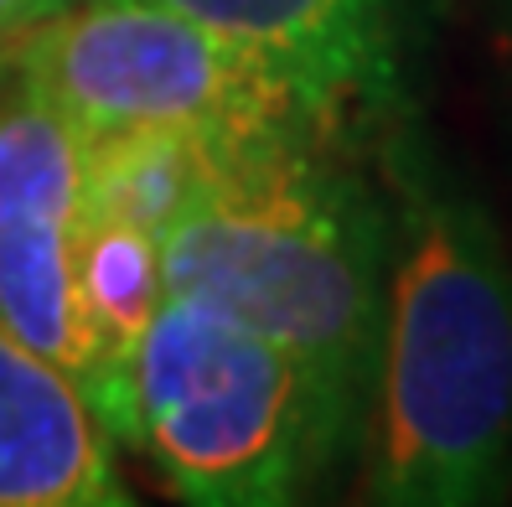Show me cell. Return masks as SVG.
<instances>
[{
  "label": "cell",
  "instance_id": "cell-3",
  "mask_svg": "<svg viewBox=\"0 0 512 507\" xmlns=\"http://www.w3.org/2000/svg\"><path fill=\"white\" fill-rule=\"evenodd\" d=\"M135 445L202 507L306 497L357 445L295 357L192 295L166 290L130 368Z\"/></svg>",
  "mask_w": 512,
  "mask_h": 507
},
{
  "label": "cell",
  "instance_id": "cell-2",
  "mask_svg": "<svg viewBox=\"0 0 512 507\" xmlns=\"http://www.w3.org/2000/svg\"><path fill=\"white\" fill-rule=\"evenodd\" d=\"M161 280L280 342L363 440L373 394L388 197L352 161V135L269 130L207 140L187 202L161 228Z\"/></svg>",
  "mask_w": 512,
  "mask_h": 507
},
{
  "label": "cell",
  "instance_id": "cell-1",
  "mask_svg": "<svg viewBox=\"0 0 512 507\" xmlns=\"http://www.w3.org/2000/svg\"><path fill=\"white\" fill-rule=\"evenodd\" d=\"M388 290L363 414V492L471 507L512 461V259L481 197L425 135L383 140Z\"/></svg>",
  "mask_w": 512,
  "mask_h": 507
},
{
  "label": "cell",
  "instance_id": "cell-8",
  "mask_svg": "<svg viewBox=\"0 0 512 507\" xmlns=\"http://www.w3.org/2000/svg\"><path fill=\"white\" fill-rule=\"evenodd\" d=\"M63 0H0V42L6 37H16L21 26H32V21H42L47 11H57Z\"/></svg>",
  "mask_w": 512,
  "mask_h": 507
},
{
  "label": "cell",
  "instance_id": "cell-7",
  "mask_svg": "<svg viewBox=\"0 0 512 507\" xmlns=\"http://www.w3.org/2000/svg\"><path fill=\"white\" fill-rule=\"evenodd\" d=\"M114 435L78 383L0 321V507H125Z\"/></svg>",
  "mask_w": 512,
  "mask_h": 507
},
{
  "label": "cell",
  "instance_id": "cell-5",
  "mask_svg": "<svg viewBox=\"0 0 512 507\" xmlns=\"http://www.w3.org/2000/svg\"><path fill=\"white\" fill-rule=\"evenodd\" d=\"M83 135L52 104L0 88V321L63 368L88 399V332L78 311Z\"/></svg>",
  "mask_w": 512,
  "mask_h": 507
},
{
  "label": "cell",
  "instance_id": "cell-4",
  "mask_svg": "<svg viewBox=\"0 0 512 507\" xmlns=\"http://www.w3.org/2000/svg\"><path fill=\"white\" fill-rule=\"evenodd\" d=\"M6 83L52 104L83 140L125 130L197 140L269 130L347 135L254 52L145 0H63L6 37Z\"/></svg>",
  "mask_w": 512,
  "mask_h": 507
},
{
  "label": "cell",
  "instance_id": "cell-6",
  "mask_svg": "<svg viewBox=\"0 0 512 507\" xmlns=\"http://www.w3.org/2000/svg\"><path fill=\"white\" fill-rule=\"evenodd\" d=\"M269 63L347 135L404 104L419 0H145Z\"/></svg>",
  "mask_w": 512,
  "mask_h": 507
}]
</instances>
